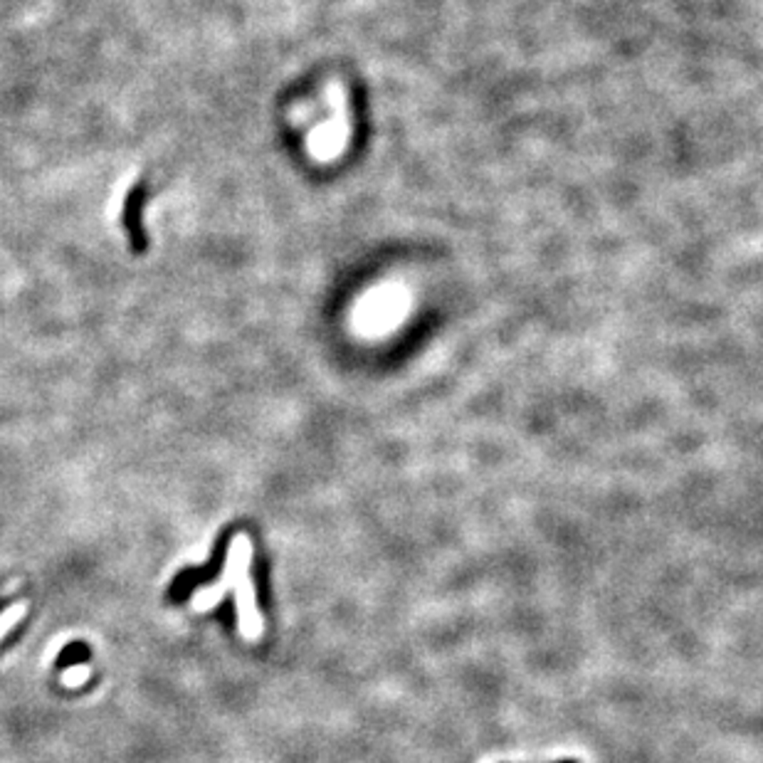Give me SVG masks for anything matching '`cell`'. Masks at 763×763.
Listing matches in <instances>:
<instances>
[{
    "mask_svg": "<svg viewBox=\"0 0 763 763\" xmlns=\"http://www.w3.org/2000/svg\"><path fill=\"white\" fill-rule=\"evenodd\" d=\"M250 556H253V543L250 539L240 534L235 536L233 543H230V553H228V563H225V576H223V588L230 591L235 584H237V608H240V630H243L245 640H257L260 633H262V620H260V613H257V605H254V588L247 578V563H250Z\"/></svg>",
    "mask_w": 763,
    "mask_h": 763,
    "instance_id": "1",
    "label": "cell"
},
{
    "mask_svg": "<svg viewBox=\"0 0 763 763\" xmlns=\"http://www.w3.org/2000/svg\"><path fill=\"white\" fill-rule=\"evenodd\" d=\"M25 610H28V605H25V603H15V605H11V608H8L5 613L0 615V637L5 635V633H8V630H11V627L15 626L18 620H21L22 615H25Z\"/></svg>",
    "mask_w": 763,
    "mask_h": 763,
    "instance_id": "2",
    "label": "cell"
},
{
    "mask_svg": "<svg viewBox=\"0 0 763 763\" xmlns=\"http://www.w3.org/2000/svg\"><path fill=\"white\" fill-rule=\"evenodd\" d=\"M87 679H89V668L79 665V668L64 669L62 684H67V687H79V684H85Z\"/></svg>",
    "mask_w": 763,
    "mask_h": 763,
    "instance_id": "3",
    "label": "cell"
}]
</instances>
